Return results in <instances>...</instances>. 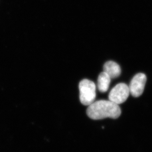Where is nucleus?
<instances>
[{
	"mask_svg": "<svg viewBox=\"0 0 152 152\" xmlns=\"http://www.w3.org/2000/svg\"><path fill=\"white\" fill-rule=\"evenodd\" d=\"M121 113V108L118 104L110 101L99 100L94 102L87 109L88 116L92 119H103L107 118L116 119Z\"/></svg>",
	"mask_w": 152,
	"mask_h": 152,
	"instance_id": "obj_1",
	"label": "nucleus"
},
{
	"mask_svg": "<svg viewBox=\"0 0 152 152\" xmlns=\"http://www.w3.org/2000/svg\"><path fill=\"white\" fill-rule=\"evenodd\" d=\"M80 99L84 105L89 106L94 102L96 87L94 83L87 79L82 80L79 86Z\"/></svg>",
	"mask_w": 152,
	"mask_h": 152,
	"instance_id": "obj_2",
	"label": "nucleus"
},
{
	"mask_svg": "<svg viewBox=\"0 0 152 152\" xmlns=\"http://www.w3.org/2000/svg\"><path fill=\"white\" fill-rule=\"evenodd\" d=\"M129 87L124 83L118 84L114 87L109 95L110 101L119 104L124 102L129 95Z\"/></svg>",
	"mask_w": 152,
	"mask_h": 152,
	"instance_id": "obj_3",
	"label": "nucleus"
},
{
	"mask_svg": "<svg viewBox=\"0 0 152 152\" xmlns=\"http://www.w3.org/2000/svg\"><path fill=\"white\" fill-rule=\"evenodd\" d=\"M147 81L146 75L140 73L133 77L130 84V93L134 97H138L143 93Z\"/></svg>",
	"mask_w": 152,
	"mask_h": 152,
	"instance_id": "obj_4",
	"label": "nucleus"
},
{
	"mask_svg": "<svg viewBox=\"0 0 152 152\" xmlns=\"http://www.w3.org/2000/svg\"><path fill=\"white\" fill-rule=\"evenodd\" d=\"M104 72L106 73L111 79L115 78L121 75V70L120 66L113 61H109L104 64Z\"/></svg>",
	"mask_w": 152,
	"mask_h": 152,
	"instance_id": "obj_5",
	"label": "nucleus"
},
{
	"mask_svg": "<svg viewBox=\"0 0 152 152\" xmlns=\"http://www.w3.org/2000/svg\"><path fill=\"white\" fill-rule=\"evenodd\" d=\"M111 78L105 72L99 75L98 79V88L100 92L104 93L108 90L111 81Z\"/></svg>",
	"mask_w": 152,
	"mask_h": 152,
	"instance_id": "obj_6",
	"label": "nucleus"
}]
</instances>
